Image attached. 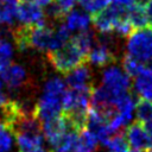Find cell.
<instances>
[{
	"instance_id": "3",
	"label": "cell",
	"mask_w": 152,
	"mask_h": 152,
	"mask_svg": "<svg viewBox=\"0 0 152 152\" xmlns=\"http://www.w3.org/2000/svg\"><path fill=\"white\" fill-rule=\"evenodd\" d=\"M48 58L51 65L58 72L68 74L78 65H81L86 61L87 55L83 53L70 39L69 43H66L63 48L49 52Z\"/></svg>"
},
{
	"instance_id": "21",
	"label": "cell",
	"mask_w": 152,
	"mask_h": 152,
	"mask_svg": "<svg viewBox=\"0 0 152 152\" xmlns=\"http://www.w3.org/2000/svg\"><path fill=\"white\" fill-rule=\"evenodd\" d=\"M122 70L125 71V74L128 77H131V76L138 77L139 75H141L144 72V63L137 61L135 58H133L128 55H125L122 58Z\"/></svg>"
},
{
	"instance_id": "12",
	"label": "cell",
	"mask_w": 152,
	"mask_h": 152,
	"mask_svg": "<svg viewBox=\"0 0 152 152\" xmlns=\"http://www.w3.org/2000/svg\"><path fill=\"white\" fill-rule=\"evenodd\" d=\"M1 82L5 86V88L10 90H18L26 86L28 81V74L27 70L18 63L11 64L1 75Z\"/></svg>"
},
{
	"instance_id": "16",
	"label": "cell",
	"mask_w": 152,
	"mask_h": 152,
	"mask_svg": "<svg viewBox=\"0 0 152 152\" xmlns=\"http://www.w3.org/2000/svg\"><path fill=\"white\" fill-rule=\"evenodd\" d=\"M134 90L141 100H146L152 102V75L147 72H142L134 81Z\"/></svg>"
},
{
	"instance_id": "35",
	"label": "cell",
	"mask_w": 152,
	"mask_h": 152,
	"mask_svg": "<svg viewBox=\"0 0 152 152\" xmlns=\"http://www.w3.org/2000/svg\"><path fill=\"white\" fill-rule=\"evenodd\" d=\"M0 1H13V0H0Z\"/></svg>"
},
{
	"instance_id": "32",
	"label": "cell",
	"mask_w": 152,
	"mask_h": 152,
	"mask_svg": "<svg viewBox=\"0 0 152 152\" xmlns=\"http://www.w3.org/2000/svg\"><path fill=\"white\" fill-rule=\"evenodd\" d=\"M144 72H147V74L152 75V57L146 63H144Z\"/></svg>"
},
{
	"instance_id": "37",
	"label": "cell",
	"mask_w": 152,
	"mask_h": 152,
	"mask_svg": "<svg viewBox=\"0 0 152 152\" xmlns=\"http://www.w3.org/2000/svg\"><path fill=\"white\" fill-rule=\"evenodd\" d=\"M147 152H152V148H151V150H148V151H147Z\"/></svg>"
},
{
	"instance_id": "34",
	"label": "cell",
	"mask_w": 152,
	"mask_h": 152,
	"mask_svg": "<svg viewBox=\"0 0 152 152\" xmlns=\"http://www.w3.org/2000/svg\"><path fill=\"white\" fill-rule=\"evenodd\" d=\"M129 152H142V151H138V150H129Z\"/></svg>"
},
{
	"instance_id": "10",
	"label": "cell",
	"mask_w": 152,
	"mask_h": 152,
	"mask_svg": "<svg viewBox=\"0 0 152 152\" xmlns=\"http://www.w3.org/2000/svg\"><path fill=\"white\" fill-rule=\"evenodd\" d=\"M122 15H125V13L115 10L112 6H108L102 12L93 15L91 23L102 36H109L112 32H114L115 24Z\"/></svg>"
},
{
	"instance_id": "25",
	"label": "cell",
	"mask_w": 152,
	"mask_h": 152,
	"mask_svg": "<svg viewBox=\"0 0 152 152\" xmlns=\"http://www.w3.org/2000/svg\"><path fill=\"white\" fill-rule=\"evenodd\" d=\"M138 0H109V6L127 14V12L134 6V4Z\"/></svg>"
},
{
	"instance_id": "1",
	"label": "cell",
	"mask_w": 152,
	"mask_h": 152,
	"mask_svg": "<svg viewBox=\"0 0 152 152\" xmlns=\"http://www.w3.org/2000/svg\"><path fill=\"white\" fill-rule=\"evenodd\" d=\"M66 83L61 77H50L43 86L42 94L33 106V114L39 121H46L59 116L63 112V96L66 91Z\"/></svg>"
},
{
	"instance_id": "11",
	"label": "cell",
	"mask_w": 152,
	"mask_h": 152,
	"mask_svg": "<svg viewBox=\"0 0 152 152\" xmlns=\"http://www.w3.org/2000/svg\"><path fill=\"white\" fill-rule=\"evenodd\" d=\"M93 75L91 70L84 65L81 64L70 72L66 74L65 83L70 87L72 90H83V91H91L93 89Z\"/></svg>"
},
{
	"instance_id": "28",
	"label": "cell",
	"mask_w": 152,
	"mask_h": 152,
	"mask_svg": "<svg viewBox=\"0 0 152 152\" xmlns=\"http://www.w3.org/2000/svg\"><path fill=\"white\" fill-rule=\"evenodd\" d=\"M10 102V99L7 96V93H6V89H5V86L2 84V82L0 81V113L2 112V109L7 106V103Z\"/></svg>"
},
{
	"instance_id": "8",
	"label": "cell",
	"mask_w": 152,
	"mask_h": 152,
	"mask_svg": "<svg viewBox=\"0 0 152 152\" xmlns=\"http://www.w3.org/2000/svg\"><path fill=\"white\" fill-rule=\"evenodd\" d=\"M17 20L21 26H37L45 24V13L40 6L31 1L20 0L17 1Z\"/></svg>"
},
{
	"instance_id": "22",
	"label": "cell",
	"mask_w": 152,
	"mask_h": 152,
	"mask_svg": "<svg viewBox=\"0 0 152 152\" xmlns=\"http://www.w3.org/2000/svg\"><path fill=\"white\" fill-rule=\"evenodd\" d=\"M107 152H129L128 144L122 133H116L112 135L104 144Z\"/></svg>"
},
{
	"instance_id": "6",
	"label": "cell",
	"mask_w": 152,
	"mask_h": 152,
	"mask_svg": "<svg viewBox=\"0 0 152 152\" xmlns=\"http://www.w3.org/2000/svg\"><path fill=\"white\" fill-rule=\"evenodd\" d=\"M86 59L94 66L110 65V63L115 61V52L109 37L103 36L102 38L95 40V44L89 50Z\"/></svg>"
},
{
	"instance_id": "23",
	"label": "cell",
	"mask_w": 152,
	"mask_h": 152,
	"mask_svg": "<svg viewBox=\"0 0 152 152\" xmlns=\"http://www.w3.org/2000/svg\"><path fill=\"white\" fill-rule=\"evenodd\" d=\"M134 113H135L138 122H140L142 125L146 124L147 121H150L152 119V102L140 99L135 103Z\"/></svg>"
},
{
	"instance_id": "4",
	"label": "cell",
	"mask_w": 152,
	"mask_h": 152,
	"mask_svg": "<svg viewBox=\"0 0 152 152\" xmlns=\"http://www.w3.org/2000/svg\"><path fill=\"white\" fill-rule=\"evenodd\" d=\"M126 55L135 58L141 63H146L152 57V28L134 30L126 42Z\"/></svg>"
},
{
	"instance_id": "31",
	"label": "cell",
	"mask_w": 152,
	"mask_h": 152,
	"mask_svg": "<svg viewBox=\"0 0 152 152\" xmlns=\"http://www.w3.org/2000/svg\"><path fill=\"white\" fill-rule=\"evenodd\" d=\"M25 1H31L38 6H49V5H51L52 0H25Z\"/></svg>"
},
{
	"instance_id": "9",
	"label": "cell",
	"mask_w": 152,
	"mask_h": 152,
	"mask_svg": "<svg viewBox=\"0 0 152 152\" xmlns=\"http://www.w3.org/2000/svg\"><path fill=\"white\" fill-rule=\"evenodd\" d=\"M125 139L128 144V146L132 147V150H138L142 152H147L152 148V141L150 137L147 135L142 124L135 121L131 124L125 133Z\"/></svg>"
},
{
	"instance_id": "17",
	"label": "cell",
	"mask_w": 152,
	"mask_h": 152,
	"mask_svg": "<svg viewBox=\"0 0 152 152\" xmlns=\"http://www.w3.org/2000/svg\"><path fill=\"white\" fill-rule=\"evenodd\" d=\"M14 55V45L6 38V36H0V75L11 65Z\"/></svg>"
},
{
	"instance_id": "24",
	"label": "cell",
	"mask_w": 152,
	"mask_h": 152,
	"mask_svg": "<svg viewBox=\"0 0 152 152\" xmlns=\"http://www.w3.org/2000/svg\"><path fill=\"white\" fill-rule=\"evenodd\" d=\"M77 2L89 15H95L109 6V0H77Z\"/></svg>"
},
{
	"instance_id": "30",
	"label": "cell",
	"mask_w": 152,
	"mask_h": 152,
	"mask_svg": "<svg viewBox=\"0 0 152 152\" xmlns=\"http://www.w3.org/2000/svg\"><path fill=\"white\" fill-rule=\"evenodd\" d=\"M142 126H144V128H145L147 135L150 137V139H151V141H152V119H151L150 121H147L146 124H144Z\"/></svg>"
},
{
	"instance_id": "26",
	"label": "cell",
	"mask_w": 152,
	"mask_h": 152,
	"mask_svg": "<svg viewBox=\"0 0 152 152\" xmlns=\"http://www.w3.org/2000/svg\"><path fill=\"white\" fill-rule=\"evenodd\" d=\"M46 13H48V15H49L51 19H53V20H61V19H63V18L65 17V13H64L56 4L49 5Z\"/></svg>"
},
{
	"instance_id": "14",
	"label": "cell",
	"mask_w": 152,
	"mask_h": 152,
	"mask_svg": "<svg viewBox=\"0 0 152 152\" xmlns=\"http://www.w3.org/2000/svg\"><path fill=\"white\" fill-rule=\"evenodd\" d=\"M127 18L129 19L133 28L138 30V28H145L147 27L148 23V18L146 14V10H145V2L142 1H137L134 4V6L127 12Z\"/></svg>"
},
{
	"instance_id": "7",
	"label": "cell",
	"mask_w": 152,
	"mask_h": 152,
	"mask_svg": "<svg viewBox=\"0 0 152 152\" xmlns=\"http://www.w3.org/2000/svg\"><path fill=\"white\" fill-rule=\"evenodd\" d=\"M70 129L72 128L64 114H61L59 116H56L53 119L42 122V132H43L44 139H46V141L50 144L52 148H55L58 145L62 138Z\"/></svg>"
},
{
	"instance_id": "33",
	"label": "cell",
	"mask_w": 152,
	"mask_h": 152,
	"mask_svg": "<svg viewBox=\"0 0 152 152\" xmlns=\"http://www.w3.org/2000/svg\"><path fill=\"white\" fill-rule=\"evenodd\" d=\"M28 152H48L46 150H44L43 147H39V148H34V150H31Z\"/></svg>"
},
{
	"instance_id": "13",
	"label": "cell",
	"mask_w": 152,
	"mask_h": 152,
	"mask_svg": "<svg viewBox=\"0 0 152 152\" xmlns=\"http://www.w3.org/2000/svg\"><path fill=\"white\" fill-rule=\"evenodd\" d=\"M91 24V17L84 11L71 10L64 17V25L70 32H83L88 31Z\"/></svg>"
},
{
	"instance_id": "20",
	"label": "cell",
	"mask_w": 152,
	"mask_h": 152,
	"mask_svg": "<svg viewBox=\"0 0 152 152\" xmlns=\"http://www.w3.org/2000/svg\"><path fill=\"white\" fill-rule=\"evenodd\" d=\"M95 34L91 31H83L77 33L75 37L71 38V42L86 55H88L89 50L93 48V45L95 44Z\"/></svg>"
},
{
	"instance_id": "2",
	"label": "cell",
	"mask_w": 152,
	"mask_h": 152,
	"mask_svg": "<svg viewBox=\"0 0 152 152\" xmlns=\"http://www.w3.org/2000/svg\"><path fill=\"white\" fill-rule=\"evenodd\" d=\"M13 132L20 152H28L31 150L39 148L44 142L40 121L34 116L33 113L23 116L13 126Z\"/></svg>"
},
{
	"instance_id": "18",
	"label": "cell",
	"mask_w": 152,
	"mask_h": 152,
	"mask_svg": "<svg viewBox=\"0 0 152 152\" xmlns=\"http://www.w3.org/2000/svg\"><path fill=\"white\" fill-rule=\"evenodd\" d=\"M17 19V1H0V26H13Z\"/></svg>"
},
{
	"instance_id": "27",
	"label": "cell",
	"mask_w": 152,
	"mask_h": 152,
	"mask_svg": "<svg viewBox=\"0 0 152 152\" xmlns=\"http://www.w3.org/2000/svg\"><path fill=\"white\" fill-rule=\"evenodd\" d=\"M77 0H55V4L66 14L71 10H74V6L76 5Z\"/></svg>"
},
{
	"instance_id": "19",
	"label": "cell",
	"mask_w": 152,
	"mask_h": 152,
	"mask_svg": "<svg viewBox=\"0 0 152 152\" xmlns=\"http://www.w3.org/2000/svg\"><path fill=\"white\" fill-rule=\"evenodd\" d=\"M14 141L13 128L7 122L0 120V152H11Z\"/></svg>"
},
{
	"instance_id": "29",
	"label": "cell",
	"mask_w": 152,
	"mask_h": 152,
	"mask_svg": "<svg viewBox=\"0 0 152 152\" xmlns=\"http://www.w3.org/2000/svg\"><path fill=\"white\" fill-rule=\"evenodd\" d=\"M145 10H146V14L148 18V23L152 24V0H147L145 2Z\"/></svg>"
},
{
	"instance_id": "5",
	"label": "cell",
	"mask_w": 152,
	"mask_h": 152,
	"mask_svg": "<svg viewBox=\"0 0 152 152\" xmlns=\"http://www.w3.org/2000/svg\"><path fill=\"white\" fill-rule=\"evenodd\" d=\"M100 86L109 91L113 96L120 99L128 94L131 80L121 68L116 65H108L102 72Z\"/></svg>"
},
{
	"instance_id": "15",
	"label": "cell",
	"mask_w": 152,
	"mask_h": 152,
	"mask_svg": "<svg viewBox=\"0 0 152 152\" xmlns=\"http://www.w3.org/2000/svg\"><path fill=\"white\" fill-rule=\"evenodd\" d=\"M96 137L88 129L83 128L77 134V141L75 146V152H95L97 148Z\"/></svg>"
},
{
	"instance_id": "36",
	"label": "cell",
	"mask_w": 152,
	"mask_h": 152,
	"mask_svg": "<svg viewBox=\"0 0 152 152\" xmlns=\"http://www.w3.org/2000/svg\"><path fill=\"white\" fill-rule=\"evenodd\" d=\"M139 1H142V2H146L147 0H139Z\"/></svg>"
}]
</instances>
